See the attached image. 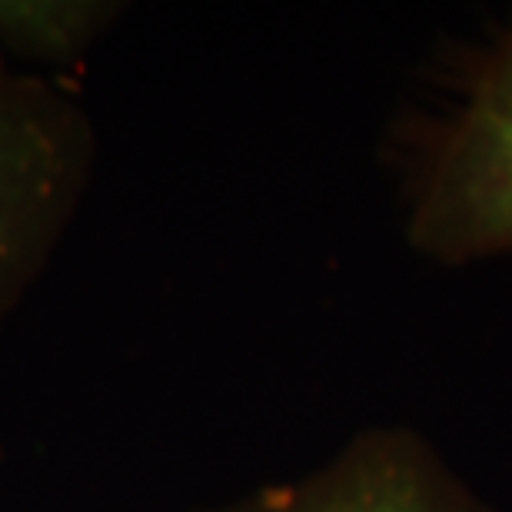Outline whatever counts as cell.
<instances>
[{
  "mask_svg": "<svg viewBox=\"0 0 512 512\" xmlns=\"http://www.w3.org/2000/svg\"><path fill=\"white\" fill-rule=\"evenodd\" d=\"M403 230L429 263L512 256V27L476 57L413 150Z\"/></svg>",
  "mask_w": 512,
  "mask_h": 512,
  "instance_id": "1",
  "label": "cell"
},
{
  "mask_svg": "<svg viewBox=\"0 0 512 512\" xmlns=\"http://www.w3.org/2000/svg\"><path fill=\"white\" fill-rule=\"evenodd\" d=\"M94 170V127L77 94L0 64V323L70 230Z\"/></svg>",
  "mask_w": 512,
  "mask_h": 512,
  "instance_id": "2",
  "label": "cell"
},
{
  "mask_svg": "<svg viewBox=\"0 0 512 512\" xmlns=\"http://www.w3.org/2000/svg\"><path fill=\"white\" fill-rule=\"evenodd\" d=\"M193 512H499L433 439L370 426L303 476Z\"/></svg>",
  "mask_w": 512,
  "mask_h": 512,
  "instance_id": "3",
  "label": "cell"
},
{
  "mask_svg": "<svg viewBox=\"0 0 512 512\" xmlns=\"http://www.w3.org/2000/svg\"><path fill=\"white\" fill-rule=\"evenodd\" d=\"M110 0H0V54L40 67H74L117 24Z\"/></svg>",
  "mask_w": 512,
  "mask_h": 512,
  "instance_id": "4",
  "label": "cell"
}]
</instances>
